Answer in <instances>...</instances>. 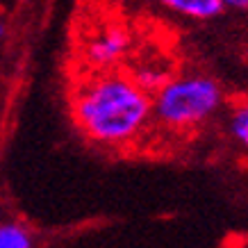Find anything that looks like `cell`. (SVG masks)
Here are the masks:
<instances>
[{"mask_svg": "<svg viewBox=\"0 0 248 248\" xmlns=\"http://www.w3.org/2000/svg\"><path fill=\"white\" fill-rule=\"evenodd\" d=\"M78 128L103 146H128L153 121V98L128 76L91 78L73 100Z\"/></svg>", "mask_w": 248, "mask_h": 248, "instance_id": "1", "label": "cell"}, {"mask_svg": "<svg viewBox=\"0 0 248 248\" xmlns=\"http://www.w3.org/2000/svg\"><path fill=\"white\" fill-rule=\"evenodd\" d=\"M153 119L171 132L201 128L223 107V89L214 78H169L153 93Z\"/></svg>", "mask_w": 248, "mask_h": 248, "instance_id": "2", "label": "cell"}, {"mask_svg": "<svg viewBox=\"0 0 248 248\" xmlns=\"http://www.w3.org/2000/svg\"><path fill=\"white\" fill-rule=\"evenodd\" d=\"M130 48V34L121 28H107L105 32H100L98 37H93L87 46V62L96 68H109L119 60H123V55Z\"/></svg>", "mask_w": 248, "mask_h": 248, "instance_id": "3", "label": "cell"}, {"mask_svg": "<svg viewBox=\"0 0 248 248\" xmlns=\"http://www.w3.org/2000/svg\"><path fill=\"white\" fill-rule=\"evenodd\" d=\"M155 2L166 7L169 12H175V14L187 16V18H196V21L217 18L226 9L221 0H155Z\"/></svg>", "mask_w": 248, "mask_h": 248, "instance_id": "4", "label": "cell"}, {"mask_svg": "<svg viewBox=\"0 0 248 248\" xmlns=\"http://www.w3.org/2000/svg\"><path fill=\"white\" fill-rule=\"evenodd\" d=\"M169 78H171V73H169V68L162 66V64H141V66L135 71L132 80H135L146 93L153 96Z\"/></svg>", "mask_w": 248, "mask_h": 248, "instance_id": "5", "label": "cell"}, {"mask_svg": "<svg viewBox=\"0 0 248 248\" xmlns=\"http://www.w3.org/2000/svg\"><path fill=\"white\" fill-rule=\"evenodd\" d=\"M228 135L241 151L248 153V103H241L230 112L228 119Z\"/></svg>", "mask_w": 248, "mask_h": 248, "instance_id": "6", "label": "cell"}, {"mask_svg": "<svg viewBox=\"0 0 248 248\" xmlns=\"http://www.w3.org/2000/svg\"><path fill=\"white\" fill-rule=\"evenodd\" d=\"M0 248H34L30 230L21 223H0Z\"/></svg>", "mask_w": 248, "mask_h": 248, "instance_id": "7", "label": "cell"}, {"mask_svg": "<svg viewBox=\"0 0 248 248\" xmlns=\"http://www.w3.org/2000/svg\"><path fill=\"white\" fill-rule=\"evenodd\" d=\"M223 7L230 9H239V12H248V0H221Z\"/></svg>", "mask_w": 248, "mask_h": 248, "instance_id": "8", "label": "cell"}, {"mask_svg": "<svg viewBox=\"0 0 248 248\" xmlns=\"http://www.w3.org/2000/svg\"><path fill=\"white\" fill-rule=\"evenodd\" d=\"M2 37H5V23L0 21V41H2Z\"/></svg>", "mask_w": 248, "mask_h": 248, "instance_id": "9", "label": "cell"}]
</instances>
